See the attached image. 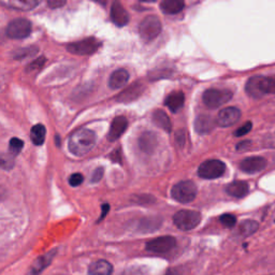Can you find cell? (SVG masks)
<instances>
[{
    "mask_svg": "<svg viewBox=\"0 0 275 275\" xmlns=\"http://www.w3.org/2000/svg\"><path fill=\"white\" fill-rule=\"evenodd\" d=\"M97 137L94 131L87 128H82L73 133L68 142L69 151L75 156H83L90 153L96 144Z\"/></svg>",
    "mask_w": 275,
    "mask_h": 275,
    "instance_id": "cell-1",
    "label": "cell"
},
{
    "mask_svg": "<svg viewBox=\"0 0 275 275\" xmlns=\"http://www.w3.org/2000/svg\"><path fill=\"white\" fill-rule=\"evenodd\" d=\"M245 91L246 94L251 98H262L263 96L274 93V80L271 78H266V76H252L247 81Z\"/></svg>",
    "mask_w": 275,
    "mask_h": 275,
    "instance_id": "cell-2",
    "label": "cell"
},
{
    "mask_svg": "<svg viewBox=\"0 0 275 275\" xmlns=\"http://www.w3.org/2000/svg\"><path fill=\"white\" fill-rule=\"evenodd\" d=\"M171 196L180 203H189L195 200L197 196V186L192 181H182L173 186Z\"/></svg>",
    "mask_w": 275,
    "mask_h": 275,
    "instance_id": "cell-3",
    "label": "cell"
},
{
    "mask_svg": "<svg viewBox=\"0 0 275 275\" xmlns=\"http://www.w3.org/2000/svg\"><path fill=\"white\" fill-rule=\"evenodd\" d=\"M173 222L179 229L184 231H189L198 227L201 222V214L197 211L182 210L175 213L173 216Z\"/></svg>",
    "mask_w": 275,
    "mask_h": 275,
    "instance_id": "cell-4",
    "label": "cell"
},
{
    "mask_svg": "<svg viewBox=\"0 0 275 275\" xmlns=\"http://www.w3.org/2000/svg\"><path fill=\"white\" fill-rule=\"evenodd\" d=\"M161 31V23L157 16L150 15L142 20L139 27V32L141 38L150 42L158 37Z\"/></svg>",
    "mask_w": 275,
    "mask_h": 275,
    "instance_id": "cell-5",
    "label": "cell"
},
{
    "mask_svg": "<svg viewBox=\"0 0 275 275\" xmlns=\"http://www.w3.org/2000/svg\"><path fill=\"white\" fill-rule=\"evenodd\" d=\"M226 171L225 163L221 160L211 159L204 161L198 169V175L202 179L214 180L221 178Z\"/></svg>",
    "mask_w": 275,
    "mask_h": 275,
    "instance_id": "cell-6",
    "label": "cell"
},
{
    "mask_svg": "<svg viewBox=\"0 0 275 275\" xmlns=\"http://www.w3.org/2000/svg\"><path fill=\"white\" fill-rule=\"evenodd\" d=\"M232 98V93L227 90H207L203 94V103L208 109H216L228 102Z\"/></svg>",
    "mask_w": 275,
    "mask_h": 275,
    "instance_id": "cell-7",
    "label": "cell"
},
{
    "mask_svg": "<svg viewBox=\"0 0 275 275\" xmlns=\"http://www.w3.org/2000/svg\"><path fill=\"white\" fill-rule=\"evenodd\" d=\"M31 34V23L26 18H16L9 24L7 35L11 39H24Z\"/></svg>",
    "mask_w": 275,
    "mask_h": 275,
    "instance_id": "cell-8",
    "label": "cell"
},
{
    "mask_svg": "<svg viewBox=\"0 0 275 275\" xmlns=\"http://www.w3.org/2000/svg\"><path fill=\"white\" fill-rule=\"evenodd\" d=\"M101 47V42L96 38H87L82 41L73 42L68 45V52L76 55H92Z\"/></svg>",
    "mask_w": 275,
    "mask_h": 275,
    "instance_id": "cell-9",
    "label": "cell"
},
{
    "mask_svg": "<svg viewBox=\"0 0 275 275\" xmlns=\"http://www.w3.org/2000/svg\"><path fill=\"white\" fill-rule=\"evenodd\" d=\"M175 245H177V240L173 237L164 236L149 241L145 244V248L149 251L157 252V254H163V252H168L171 249H173Z\"/></svg>",
    "mask_w": 275,
    "mask_h": 275,
    "instance_id": "cell-10",
    "label": "cell"
},
{
    "mask_svg": "<svg viewBox=\"0 0 275 275\" xmlns=\"http://www.w3.org/2000/svg\"><path fill=\"white\" fill-rule=\"evenodd\" d=\"M241 117V111L238 108H225L218 113L216 123L221 127H229L236 124Z\"/></svg>",
    "mask_w": 275,
    "mask_h": 275,
    "instance_id": "cell-11",
    "label": "cell"
},
{
    "mask_svg": "<svg viewBox=\"0 0 275 275\" xmlns=\"http://www.w3.org/2000/svg\"><path fill=\"white\" fill-rule=\"evenodd\" d=\"M267 167V160L262 157H249L242 160L240 169L245 173H257Z\"/></svg>",
    "mask_w": 275,
    "mask_h": 275,
    "instance_id": "cell-12",
    "label": "cell"
},
{
    "mask_svg": "<svg viewBox=\"0 0 275 275\" xmlns=\"http://www.w3.org/2000/svg\"><path fill=\"white\" fill-rule=\"evenodd\" d=\"M128 126V120L125 116H116L110 127L109 134H108V140L110 142L116 141L118 138H120Z\"/></svg>",
    "mask_w": 275,
    "mask_h": 275,
    "instance_id": "cell-13",
    "label": "cell"
},
{
    "mask_svg": "<svg viewBox=\"0 0 275 275\" xmlns=\"http://www.w3.org/2000/svg\"><path fill=\"white\" fill-rule=\"evenodd\" d=\"M111 19L113 23L118 27H123L127 25V23L129 22V15L127 13V11L124 9V7L118 2V0H114V3L112 4Z\"/></svg>",
    "mask_w": 275,
    "mask_h": 275,
    "instance_id": "cell-14",
    "label": "cell"
},
{
    "mask_svg": "<svg viewBox=\"0 0 275 275\" xmlns=\"http://www.w3.org/2000/svg\"><path fill=\"white\" fill-rule=\"evenodd\" d=\"M55 254H56V250L53 249V250L47 252L46 255L39 257L35 261L34 265H32V268L30 270V275H39L52 262Z\"/></svg>",
    "mask_w": 275,
    "mask_h": 275,
    "instance_id": "cell-15",
    "label": "cell"
},
{
    "mask_svg": "<svg viewBox=\"0 0 275 275\" xmlns=\"http://www.w3.org/2000/svg\"><path fill=\"white\" fill-rule=\"evenodd\" d=\"M215 126V120L208 115H200L198 116L195 122V129L198 134L204 135L208 134L213 130Z\"/></svg>",
    "mask_w": 275,
    "mask_h": 275,
    "instance_id": "cell-16",
    "label": "cell"
},
{
    "mask_svg": "<svg viewBox=\"0 0 275 275\" xmlns=\"http://www.w3.org/2000/svg\"><path fill=\"white\" fill-rule=\"evenodd\" d=\"M129 80V73L124 69H118L114 71L109 80V86L112 90H118L123 87Z\"/></svg>",
    "mask_w": 275,
    "mask_h": 275,
    "instance_id": "cell-17",
    "label": "cell"
},
{
    "mask_svg": "<svg viewBox=\"0 0 275 275\" xmlns=\"http://www.w3.org/2000/svg\"><path fill=\"white\" fill-rule=\"evenodd\" d=\"M113 267L107 260H97L89 268L90 275H112Z\"/></svg>",
    "mask_w": 275,
    "mask_h": 275,
    "instance_id": "cell-18",
    "label": "cell"
},
{
    "mask_svg": "<svg viewBox=\"0 0 275 275\" xmlns=\"http://www.w3.org/2000/svg\"><path fill=\"white\" fill-rule=\"evenodd\" d=\"M185 102V96L183 92H174L170 94L166 99V105L170 109V111L173 113L179 112L183 108Z\"/></svg>",
    "mask_w": 275,
    "mask_h": 275,
    "instance_id": "cell-19",
    "label": "cell"
},
{
    "mask_svg": "<svg viewBox=\"0 0 275 275\" xmlns=\"http://www.w3.org/2000/svg\"><path fill=\"white\" fill-rule=\"evenodd\" d=\"M248 191H249L248 184L243 181H236L230 183L226 188V192L235 198L245 197L248 194Z\"/></svg>",
    "mask_w": 275,
    "mask_h": 275,
    "instance_id": "cell-20",
    "label": "cell"
},
{
    "mask_svg": "<svg viewBox=\"0 0 275 275\" xmlns=\"http://www.w3.org/2000/svg\"><path fill=\"white\" fill-rule=\"evenodd\" d=\"M157 145V137L151 131L143 134L139 139V146L144 153H152Z\"/></svg>",
    "mask_w": 275,
    "mask_h": 275,
    "instance_id": "cell-21",
    "label": "cell"
},
{
    "mask_svg": "<svg viewBox=\"0 0 275 275\" xmlns=\"http://www.w3.org/2000/svg\"><path fill=\"white\" fill-rule=\"evenodd\" d=\"M184 0H162L160 10L166 14H178L184 9Z\"/></svg>",
    "mask_w": 275,
    "mask_h": 275,
    "instance_id": "cell-22",
    "label": "cell"
},
{
    "mask_svg": "<svg viewBox=\"0 0 275 275\" xmlns=\"http://www.w3.org/2000/svg\"><path fill=\"white\" fill-rule=\"evenodd\" d=\"M153 122L155 123L160 129L167 131L168 134L171 133L172 125L170 122V118L166 113L162 111V110H157V111L153 113Z\"/></svg>",
    "mask_w": 275,
    "mask_h": 275,
    "instance_id": "cell-23",
    "label": "cell"
},
{
    "mask_svg": "<svg viewBox=\"0 0 275 275\" xmlns=\"http://www.w3.org/2000/svg\"><path fill=\"white\" fill-rule=\"evenodd\" d=\"M47 129L42 124L35 125L30 131V139L35 145H42L46 141Z\"/></svg>",
    "mask_w": 275,
    "mask_h": 275,
    "instance_id": "cell-24",
    "label": "cell"
},
{
    "mask_svg": "<svg viewBox=\"0 0 275 275\" xmlns=\"http://www.w3.org/2000/svg\"><path fill=\"white\" fill-rule=\"evenodd\" d=\"M10 6L20 11H30L37 8L41 0H9Z\"/></svg>",
    "mask_w": 275,
    "mask_h": 275,
    "instance_id": "cell-25",
    "label": "cell"
},
{
    "mask_svg": "<svg viewBox=\"0 0 275 275\" xmlns=\"http://www.w3.org/2000/svg\"><path fill=\"white\" fill-rule=\"evenodd\" d=\"M143 87L139 84L136 83L134 85H131L128 90H126L122 95L118 96V100L119 101H129V100H134L135 98L139 97L140 94L142 93Z\"/></svg>",
    "mask_w": 275,
    "mask_h": 275,
    "instance_id": "cell-26",
    "label": "cell"
},
{
    "mask_svg": "<svg viewBox=\"0 0 275 275\" xmlns=\"http://www.w3.org/2000/svg\"><path fill=\"white\" fill-rule=\"evenodd\" d=\"M258 229V223L255 221H244L239 227V232L241 236L248 237L252 235Z\"/></svg>",
    "mask_w": 275,
    "mask_h": 275,
    "instance_id": "cell-27",
    "label": "cell"
},
{
    "mask_svg": "<svg viewBox=\"0 0 275 275\" xmlns=\"http://www.w3.org/2000/svg\"><path fill=\"white\" fill-rule=\"evenodd\" d=\"M161 224L160 219L157 218H144L140 223V228L142 231H153L159 228Z\"/></svg>",
    "mask_w": 275,
    "mask_h": 275,
    "instance_id": "cell-28",
    "label": "cell"
},
{
    "mask_svg": "<svg viewBox=\"0 0 275 275\" xmlns=\"http://www.w3.org/2000/svg\"><path fill=\"white\" fill-rule=\"evenodd\" d=\"M14 156L11 154L0 153V169L11 170L14 167Z\"/></svg>",
    "mask_w": 275,
    "mask_h": 275,
    "instance_id": "cell-29",
    "label": "cell"
},
{
    "mask_svg": "<svg viewBox=\"0 0 275 275\" xmlns=\"http://www.w3.org/2000/svg\"><path fill=\"white\" fill-rule=\"evenodd\" d=\"M24 147V141L20 140L18 138H12L10 140L9 143V150H10V154L11 155H18L20 153V151L23 150Z\"/></svg>",
    "mask_w": 275,
    "mask_h": 275,
    "instance_id": "cell-30",
    "label": "cell"
},
{
    "mask_svg": "<svg viewBox=\"0 0 275 275\" xmlns=\"http://www.w3.org/2000/svg\"><path fill=\"white\" fill-rule=\"evenodd\" d=\"M37 52H38L37 48L27 47V48L19 49V50L13 52V57L15 59H23V58H26L28 56H31V55H35Z\"/></svg>",
    "mask_w": 275,
    "mask_h": 275,
    "instance_id": "cell-31",
    "label": "cell"
},
{
    "mask_svg": "<svg viewBox=\"0 0 275 275\" xmlns=\"http://www.w3.org/2000/svg\"><path fill=\"white\" fill-rule=\"evenodd\" d=\"M221 224L226 228H232L237 224V217L234 214H224L219 217Z\"/></svg>",
    "mask_w": 275,
    "mask_h": 275,
    "instance_id": "cell-32",
    "label": "cell"
},
{
    "mask_svg": "<svg viewBox=\"0 0 275 275\" xmlns=\"http://www.w3.org/2000/svg\"><path fill=\"white\" fill-rule=\"evenodd\" d=\"M46 61H47V59L45 57H39L35 61H32L31 64H29V66L26 68V71L27 72H34V71L40 70L43 66H45Z\"/></svg>",
    "mask_w": 275,
    "mask_h": 275,
    "instance_id": "cell-33",
    "label": "cell"
},
{
    "mask_svg": "<svg viewBox=\"0 0 275 275\" xmlns=\"http://www.w3.org/2000/svg\"><path fill=\"white\" fill-rule=\"evenodd\" d=\"M83 181H84V178L81 173H73L69 178V184L72 187L80 186L83 183Z\"/></svg>",
    "mask_w": 275,
    "mask_h": 275,
    "instance_id": "cell-34",
    "label": "cell"
},
{
    "mask_svg": "<svg viewBox=\"0 0 275 275\" xmlns=\"http://www.w3.org/2000/svg\"><path fill=\"white\" fill-rule=\"evenodd\" d=\"M133 200L135 202H137V203H140V204H149V203H153L154 201H155V199H154V197L146 196V195L137 196L136 198H134Z\"/></svg>",
    "mask_w": 275,
    "mask_h": 275,
    "instance_id": "cell-35",
    "label": "cell"
},
{
    "mask_svg": "<svg viewBox=\"0 0 275 275\" xmlns=\"http://www.w3.org/2000/svg\"><path fill=\"white\" fill-rule=\"evenodd\" d=\"M103 174H104V169H103L102 167L97 168V169L93 172L91 182H92V183H98V182H100L101 179L103 178Z\"/></svg>",
    "mask_w": 275,
    "mask_h": 275,
    "instance_id": "cell-36",
    "label": "cell"
},
{
    "mask_svg": "<svg viewBox=\"0 0 275 275\" xmlns=\"http://www.w3.org/2000/svg\"><path fill=\"white\" fill-rule=\"evenodd\" d=\"M251 129V123H246L242 127H240L237 131H236V137H241L244 136L246 134H248Z\"/></svg>",
    "mask_w": 275,
    "mask_h": 275,
    "instance_id": "cell-37",
    "label": "cell"
},
{
    "mask_svg": "<svg viewBox=\"0 0 275 275\" xmlns=\"http://www.w3.org/2000/svg\"><path fill=\"white\" fill-rule=\"evenodd\" d=\"M47 3L50 8L52 9H58L61 8L67 3V0H47Z\"/></svg>",
    "mask_w": 275,
    "mask_h": 275,
    "instance_id": "cell-38",
    "label": "cell"
},
{
    "mask_svg": "<svg viewBox=\"0 0 275 275\" xmlns=\"http://www.w3.org/2000/svg\"><path fill=\"white\" fill-rule=\"evenodd\" d=\"M185 138H186L185 131H184V130L179 131L178 135H177V141H178V143H179V145H181V146L184 145V143H185Z\"/></svg>",
    "mask_w": 275,
    "mask_h": 275,
    "instance_id": "cell-39",
    "label": "cell"
},
{
    "mask_svg": "<svg viewBox=\"0 0 275 275\" xmlns=\"http://www.w3.org/2000/svg\"><path fill=\"white\" fill-rule=\"evenodd\" d=\"M109 210H110L109 204H107V203H105V204H102V206H101V215H100V218L98 219V223H99V222H101L102 219L105 217V215L108 214Z\"/></svg>",
    "mask_w": 275,
    "mask_h": 275,
    "instance_id": "cell-40",
    "label": "cell"
},
{
    "mask_svg": "<svg viewBox=\"0 0 275 275\" xmlns=\"http://www.w3.org/2000/svg\"><path fill=\"white\" fill-rule=\"evenodd\" d=\"M7 197V189L4 186H0V202L4 201Z\"/></svg>",
    "mask_w": 275,
    "mask_h": 275,
    "instance_id": "cell-41",
    "label": "cell"
},
{
    "mask_svg": "<svg viewBox=\"0 0 275 275\" xmlns=\"http://www.w3.org/2000/svg\"><path fill=\"white\" fill-rule=\"evenodd\" d=\"M250 143L248 141H244V142H241L240 144L238 145V150H244L245 147H248Z\"/></svg>",
    "mask_w": 275,
    "mask_h": 275,
    "instance_id": "cell-42",
    "label": "cell"
},
{
    "mask_svg": "<svg viewBox=\"0 0 275 275\" xmlns=\"http://www.w3.org/2000/svg\"><path fill=\"white\" fill-rule=\"evenodd\" d=\"M166 275H180L177 271H175V270H169L167 273H166Z\"/></svg>",
    "mask_w": 275,
    "mask_h": 275,
    "instance_id": "cell-43",
    "label": "cell"
},
{
    "mask_svg": "<svg viewBox=\"0 0 275 275\" xmlns=\"http://www.w3.org/2000/svg\"><path fill=\"white\" fill-rule=\"evenodd\" d=\"M95 2L99 3L101 6H105V0H95Z\"/></svg>",
    "mask_w": 275,
    "mask_h": 275,
    "instance_id": "cell-44",
    "label": "cell"
},
{
    "mask_svg": "<svg viewBox=\"0 0 275 275\" xmlns=\"http://www.w3.org/2000/svg\"><path fill=\"white\" fill-rule=\"evenodd\" d=\"M140 2H143V3H154V2H156V0H140Z\"/></svg>",
    "mask_w": 275,
    "mask_h": 275,
    "instance_id": "cell-45",
    "label": "cell"
}]
</instances>
